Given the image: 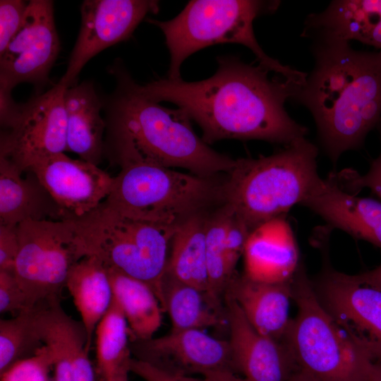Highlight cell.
Here are the masks:
<instances>
[{"mask_svg": "<svg viewBox=\"0 0 381 381\" xmlns=\"http://www.w3.org/2000/svg\"><path fill=\"white\" fill-rule=\"evenodd\" d=\"M211 77L195 82L159 79L141 85L157 102H169L184 110L210 144L222 139L262 140L287 145L306 137V127L292 119L284 108L296 86L260 66L235 56L217 58Z\"/></svg>", "mask_w": 381, "mask_h": 381, "instance_id": "obj_1", "label": "cell"}, {"mask_svg": "<svg viewBox=\"0 0 381 381\" xmlns=\"http://www.w3.org/2000/svg\"><path fill=\"white\" fill-rule=\"evenodd\" d=\"M314 67L291 99L306 107L319 140L336 164L360 149L381 119V51L355 50L349 42L313 36Z\"/></svg>", "mask_w": 381, "mask_h": 381, "instance_id": "obj_2", "label": "cell"}, {"mask_svg": "<svg viewBox=\"0 0 381 381\" xmlns=\"http://www.w3.org/2000/svg\"><path fill=\"white\" fill-rule=\"evenodd\" d=\"M113 71L117 83L106 123L115 162L138 159L184 168L202 177L231 171L236 159L214 150L198 137L184 110L163 107L149 98L121 66Z\"/></svg>", "mask_w": 381, "mask_h": 381, "instance_id": "obj_3", "label": "cell"}, {"mask_svg": "<svg viewBox=\"0 0 381 381\" xmlns=\"http://www.w3.org/2000/svg\"><path fill=\"white\" fill-rule=\"evenodd\" d=\"M318 149L304 138L258 158H239L222 188V202L250 230L301 204L319 176Z\"/></svg>", "mask_w": 381, "mask_h": 381, "instance_id": "obj_4", "label": "cell"}, {"mask_svg": "<svg viewBox=\"0 0 381 381\" xmlns=\"http://www.w3.org/2000/svg\"><path fill=\"white\" fill-rule=\"evenodd\" d=\"M279 1L253 0H196L188 3L171 20L147 19L163 32L170 54L168 78L181 79L182 63L191 54L219 43H236L249 48L259 64L296 86L304 84L307 73L270 57L258 44L253 21L275 11Z\"/></svg>", "mask_w": 381, "mask_h": 381, "instance_id": "obj_5", "label": "cell"}, {"mask_svg": "<svg viewBox=\"0 0 381 381\" xmlns=\"http://www.w3.org/2000/svg\"><path fill=\"white\" fill-rule=\"evenodd\" d=\"M79 259L92 256L147 284L166 311L164 279L168 250L179 225H166L123 216L102 203L68 219Z\"/></svg>", "mask_w": 381, "mask_h": 381, "instance_id": "obj_6", "label": "cell"}, {"mask_svg": "<svg viewBox=\"0 0 381 381\" xmlns=\"http://www.w3.org/2000/svg\"><path fill=\"white\" fill-rule=\"evenodd\" d=\"M292 288L297 313L282 342L296 370L314 381H370L371 353L327 310L302 265L292 279Z\"/></svg>", "mask_w": 381, "mask_h": 381, "instance_id": "obj_7", "label": "cell"}, {"mask_svg": "<svg viewBox=\"0 0 381 381\" xmlns=\"http://www.w3.org/2000/svg\"><path fill=\"white\" fill-rule=\"evenodd\" d=\"M111 193L102 202L137 220L179 225L214 201L222 187L212 177L184 174L138 159H121Z\"/></svg>", "mask_w": 381, "mask_h": 381, "instance_id": "obj_8", "label": "cell"}, {"mask_svg": "<svg viewBox=\"0 0 381 381\" xmlns=\"http://www.w3.org/2000/svg\"><path fill=\"white\" fill-rule=\"evenodd\" d=\"M15 277L32 308L59 298L72 266L79 260L68 220L25 221L17 225Z\"/></svg>", "mask_w": 381, "mask_h": 381, "instance_id": "obj_9", "label": "cell"}, {"mask_svg": "<svg viewBox=\"0 0 381 381\" xmlns=\"http://www.w3.org/2000/svg\"><path fill=\"white\" fill-rule=\"evenodd\" d=\"M66 89L57 83L44 93L18 105L1 133L0 156L25 171L40 159L67 150Z\"/></svg>", "mask_w": 381, "mask_h": 381, "instance_id": "obj_10", "label": "cell"}, {"mask_svg": "<svg viewBox=\"0 0 381 381\" xmlns=\"http://www.w3.org/2000/svg\"><path fill=\"white\" fill-rule=\"evenodd\" d=\"M59 52L53 1H29L20 29L0 54V95H11L22 83H47Z\"/></svg>", "mask_w": 381, "mask_h": 381, "instance_id": "obj_11", "label": "cell"}, {"mask_svg": "<svg viewBox=\"0 0 381 381\" xmlns=\"http://www.w3.org/2000/svg\"><path fill=\"white\" fill-rule=\"evenodd\" d=\"M159 3L149 0H85L80 7L81 23L68 66L59 84L73 85L85 65L102 50L128 39Z\"/></svg>", "mask_w": 381, "mask_h": 381, "instance_id": "obj_12", "label": "cell"}, {"mask_svg": "<svg viewBox=\"0 0 381 381\" xmlns=\"http://www.w3.org/2000/svg\"><path fill=\"white\" fill-rule=\"evenodd\" d=\"M322 303L337 322L371 353L381 351V290L358 274H346L325 263L320 279Z\"/></svg>", "mask_w": 381, "mask_h": 381, "instance_id": "obj_13", "label": "cell"}, {"mask_svg": "<svg viewBox=\"0 0 381 381\" xmlns=\"http://www.w3.org/2000/svg\"><path fill=\"white\" fill-rule=\"evenodd\" d=\"M27 170L36 175L61 209L64 220L96 208L109 195L114 182V177L97 164L64 152L40 159Z\"/></svg>", "mask_w": 381, "mask_h": 381, "instance_id": "obj_14", "label": "cell"}, {"mask_svg": "<svg viewBox=\"0 0 381 381\" xmlns=\"http://www.w3.org/2000/svg\"><path fill=\"white\" fill-rule=\"evenodd\" d=\"M134 351L138 359L183 375L234 371L229 341L211 337L202 329L171 331L158 338L136 342Z\"/></svg>", "mask_w": 381, "mask_h": 381, "instance_id": "obj_15", "label": "cell"}, {"mask_svg": "<svg viewBox=\"0 0 381 381\" xmlns=\"http://www.w3.org/2000/svg\"><path fill=\"white\" fill-rule=\"evenodd\" d=\"M31 317L40 341L52 356L55 381H95L85 329L64 310L59 298L34 307Z\"/></svg>", "mask_w": 381, "mask_h": 381, "instance_id": "obj_16", "label": "cell"}, {"mask_svg": "<svg viewBox=\"0 0 381 381\" xmlns=\"http://www.w3.org/2000/svg\"><path fill=\"white\" fill-rule=\"evenodd\" d=\"M226 309L234 371L246 381H287L296 368L284 344L258 332L227 296Z\"/></svg>", "mask_w": 381, "mask_h": 381, "instance_id": "obj_17", "label": "cell"}, {"mask_svg": "<svg viewBox=\"0 0 381 381\" xmlns=\"http://www.w3.org/2000/svg\"><path fill=\"white\" fill-rule=\"evenodd\" d=\"M301 205L332 229L381 248V202L349 193L318 176Z\"/></svg>", "mask_w": 381, "mask_h": 381, "instance_id": "obj_18", "label": "cell"}, {"mask_svg": "<svg viewBox=\"0 0 381 381\" xmlns=\"http://www.w3.org/2000/svg\"><path fill=\"white\" fill-rule=\"evenodd\" d=\"M243 255L244 274L257 282H287L292 279L299 267L297 243L284 215L251 231Z\"/></svg>", "mask_w": 381, "mask_h": 381, "instance_id": "obj_19", "label": "cell"}, {"mask_svg": "<svg viewBox=\"0 0 381 381\" xmlns=\"http://www.w3.org/2000/svg\"><path fill=\"white\" fill-rule=\"evenodd\" d=\"M226 292L258 332L282 341L291 320L289 307L293 298L292 279L272 284L252 280L245 274L235 276Z\"/></svg>", "mask_w": 381, "mask_h": 381, "instance_id": "obj_20", "label": "cell"}, {"mask_svg": "<svg viewBox=\"0 0 381 381\" xmlns=\"http://www.w3.org/2000/svg\"><path fill=\"white\" fill-rule=\"evenodd\" d=\"M0 156V224L25 221L64 220V214L30 171Z\"/></svg>", "mask_w": 381, "mask_h": 381, "instance_id": "obj_21", "label": "cell"}, {"mask_svg": "<svg viewBox=\"0 0 381 381\" xmlns=\"http://www.w3.org/2000/svg\"><path fill=\"white\" fill-rule=\"evenodd\" d=\"M303 35L349 42L381 51V0H336L319 13L308 15Z\"/></svg>", "mask_w": 381, "mask_h": 381, "instance_id": "obj_22", "label": "cell"}, {"mask_svg": "<svg viewBox=\"0 0 381 381\" xmlns=\"http://www.w3.org/2000/svg\"><path fill=\"white\" fill-rule=\"evenodd\" d=\"M67 150L80 159L98 165L104 150L107 123L101 115L103 103L93 84L83 82L66 89Z\"/></svg>", "mask_w": 381, "mask_h": 381, "instance_id": "obj_23", "label": "cell"}, {"mask_svg": "<svg viewBox=\"0 0 381 381\" xmlns=\"http://www.w3.org/2000/svg\"><path fill=\"white\" fill-rule=\"evenodd\" d=\"M66 287L80 315L87 334L89 352L96 327L113 300L107 269L95 257H83L71 268Z\"/></svg>", "mask_w": 381, "mask_h": 381, "instance_id": "obj_24", "label": "cell"}, {"mask_svg": "<svg viewBox=\"0 0 381 381\" xmlns=\"http://www.w3.org/2000/svg\"><path fill=\"white\" fill-rule=\"evenodd\" d=\"M163 287L171 331L202 330L227 325L226 307H223L220 298L209 291L181 283L166 274Z\"/></svg>", "mask_w": 381, "mask_h": 381, "instance_id": "obj_25", "label": "cell"}, {"mask_svg": "<svg viewBox=\"0 0 381 381\" xmlns=\"http://www.w3.org/2000/svg\"><path fill=\"white\" fill-rule=\"evenodd\" d=\"M207 219V217L200 212L179 224L171 241L166 272V275L181 283L205 291H209L206 267Z\"/></svg>", "mask_w": 381, "mask_h": 381, "instance_id": "obj_26", "label": "cell"}, {"mask_svg": "<svg viewBox=\"0 0 381 381\" xmlns=\"http://www.w3.org/2000/svg\"><path fill=\"white\" fill-rule=\"evenodd\" d=\"M106 267L113 298L126 319L131 339L138 342L153 338L162 325L163 310L152 288L121 271Z\"/></svg>", "mask_w": 381, "mask_h": 381, "instance_id": "obj_27", "label": "cell"}, {"mask_svg": "<svg viewBox=\"0 0 381 381\" xmlns=\"http://www.w3.org/2000/svg\"><path fill=\"white\" fill-rule=\"evenodd\" d=\"M96 335L97 373L104 381L131 360L128 339L130 329L126 319L114 299L98 323Z\"/></svg>", "mask_w": 381, "mask_h": 381, "instance_id": "obj_28", "label": "cell"}, {"mask_svg": "<svg viewBox=\"0 0 381 381\" xmlns=\"http://www.w3.org/2000/svg\"><path fill=\"white\" fill-rule=\"evenodd\" d=\"M31 310L1 320L0 374L29 354H35L43 346L35 331Z\"/></svg>", "mask_w": 381, "mask_h": 381, "instance_id": "obj_29", "label": "cell"}, {"mask_svg": "<svg viewBox=\"0 0 381 381\" xmlns=\"http://www.w3.org/2000/svg\"><path fill=\"white\" fill-rule=\"evenodd\" d=\"M229 213L222 206L214 214L207 217L206 226V267L209 291L220 298L234 277L229 273L225 252V237Z\"/></svg>", "mask_w": 381, "mask_h": 381, "instance_id": "obj_30", "label": "cell"}, {"mask_svg": "<svg viewBox=\"0 0 381 381\" xmlns=\"http://www.w3.org/2000/svg\"><path fill=\"white\" fill-rule=\"evenodd\" d=\"M53 365L52 356L43 345L35 354L15 363L1 373V381H48Z\"/></svg>", "mask_w": 381, "mask_h": 381, "instance_id": "obj_31", "label": "cell"}, {"mask_svg": "<svg viewBox=\"0 0 381 381\" xmlns=\"http://www.w3.org/2000/svg\"><path fill=\"white\" fill-rule=\"evenodd\" d=\"M328 178L349 193L356 195L366 188L381 200V151L372 160L365 174H361L353 169H345L329 174Z\"/></svg>", "mask_w": 381, "mask_h": 381, "instance_id": "obj_32", "label": "cell"}, {"mask_svg": "<svg viewBox=\"0 0 381 381\" xmlns=\"http://www.w3.org/2000/svg\"><path fill=\"white\" fill-rule=\"evenodd\" d=\"M32 308L14 272L0 270V312L15 316Z\"/></svg>", "mask_w": 381, "mask_h": 381, "instance_id": "obj_33", "label": "cell"}, {"mask_svg": "<svg viewBox=\"0 0 381 381\" xmlns=\"http://www.w3.org/2000/svg\"><path fill=\"white\" fill-rule=\"evenodd\" d=\"M28 1H0V54L16 35L23 23Z\"/></svg>", "mask_w": 381, "mask_h": 381, "instance_id": "obj_34", "label": "cell"}, {"mask_svg": "<svg viewBox=\"0 0 381 381\" xmlns=\"http://www.w3.org/2000/svg\"><path fill=\"white\" fill-rule=\"evenodd\" d=\"M227 210L229 217L225 237L226 262L229 273L235 277L237 262L243 254L245 245L250 231L240 219L228 209Z\"/></svg>", "mask_w": 381, "mask_h": 381, "instance_id": "obj_35", "label": "cell"}, {"mask_svg": "<svg viewBox=\"0 0 381 381\" xmlns=\"http://www.w3.org/2000/svg\"><path fill=\"white\" fill-rule=\"evenodd\" d=\"M18 248L17 226L0 224V270L14 271Z\"/></svg>", "mask_w": 381, "mask_h": 381, "instance_id": "obj_36", "label": "cell"}, {"mask_svg": "<svg viewBox=\"0 0 381 381\" xmlns=\"http://www.w3.org/2000/svg\"><path fill=\"white\" fill-rule=\"evenodd\" d=\"M129 370L145 381H190V376L171 373L138 358H131Z\"/></svg>", "mask_w": 381, "mask_h": 381, "instance_id": "obj_37", "label": "cell"}, {"mask_svg": "<svg viewBox=\"0 0 381 381\" xmlns=\"http://www.w3.org/2000/svg\"><path fill=\"white\" fill-rule=\"evenodd\" d=\"M190 381H246L243 377L238 376L236 372L231 370H222L212 372L195 378L190 376Z\"/></svg>", "mask_w": 381, "mask_h": 381, "instance_id": "obj_38", "label": "cell"}, {"mask_svg": "<svg viewBox=\"0 0 381 381\" xmlns=\"http://www.w3.org/2000/svg\"><path fill=\"white\" fill-rule=\"evenodd\" d=\"M358 274L363 281L381 290V265Z\"/></svg>", "mask_w": 381, "mask_h": 381, "instance_id": "obj_39", "label": "cell"}, {"mask_svg": "<svg viewBox=\"0 0 381 381\" xmlns=\"http://www.w3.org/2000/svg\"><path fill=\"white\" fill-rule=\"evenodd\" d=\"M128 372H130L129 363L121 366L104 381H128Z\"/></svg>", "mask_w": 381, "mask_h": 381, "instance_id": "obj_40", "label": "cell"}, {"mask_svg": "<svg viewBox=\"0 0 381 381\" xmlns=\"http://www.w3.org/2000/svg\"><path fill=\"white\" fill-rule=\"evenodd\" d=\"M375 358L371 381H381V353H378Z\"/></svg>", "mask_w": 381, "mask_h": 381, "instance_id": "obj_41", "label": "cell"}, {"mask_svg": "<svg viewBox=\"0 0 381 381\" xmlns=\"http://www.w3.org/2000/svg\"><path fill=\"white\" fill-rule=\"evenodd\" d=\"M287 381H314L303 373L295 370L290 375Z\"/></svg>", "mask_w": 381, "mask_h": 381, "instance_id": "obj_42", "label": "cell"}, {"mask_svg": "<svg viewBox=\"0 0 381 381\" xmlns=\"http://www.w3.org/2000/svg\"><path fill=\"white\" fill-rule=\"evenodd\" d=\"M376 129L377 130V132H378V135H379V138H380V143H381V119L380 120L377 127H376Z\"/></svg>", "mask_w": 381, "mask_h": 381, "instance_id": "obj_43", "label": "cell"}]
</instances>
